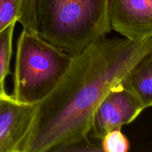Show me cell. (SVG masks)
<instances>
[{
  "label": "cell",
  "instance_id": "cell-1",
  "mask_svg": "<svg viewBox=\"0 0 152 152\" xmlns=\"http://www.w3.org/2000/svg\"><path fill=\"white\" fill-rule=\"evenodd\" d=\"M151 50L152 36L138 40L105 37L74 56L56 87L35 105L24 152L76 151L89 144L99 104Z\"/></svg>",
  "mask_w": 152,
  "mask_h": 152
},
{
  "label": "cell",
  "instance_id": "cell-2",
  "mask_svg": "<svg viewBox=\"0 0 152 152\" xmlns=\"http://www.w3.org/2000/svg\"><path fill=\"white\" fill-rule=\"evenodd\" d=\"M37 31L72 57L111 32L108 0H37Z\"/></svg>",
  "mask_w": 152,
  "mask_h": 152
},
{
  "label": "cell",
  "instance_id": "cell-3",
  "mask_svg": "<svg viewBox=\"0 0 152 152\" xmlns=\"http://www.w3.org/2000/svg\"><path fill=\"white\" fill-rule=\"evenodd\" d=\"M73 57L38 34L22 29L17 42L12 97L35 105L48 96L71 66Z\"/></svg>",
  "mask_w": 152,
  "mask_h": 152
},
{
  "label": "cell",
  "instance_id": "cell-4",
  "mask_svg": "<svg viewBox=\"0 0 152 152\" xmlns=\"http://www.w3.org/2000/svg\"><path fill=\"white\" fill-rule=\"evenodd\" d=\"M143 110L139 101L120 83L107 93L96 108L91 133L101 140L108 132L132 123Z\"/></svg>",
  "mask_w": 152,
  "mask_h": 152
},
{
  "label": "cell",
  "instance_id": "cell-5",
  "mask_svg": "<svg viewBox=\"0 0 152 152\" xmlns=\"http://www.w3.org/2000/svg\"><path fill=\"white\" fill-rule=\"evenodd\" d=\"M34 114L35 105L0 95V152H24Z\"/></svg>",
  "mask_w": 152,
  "mask_h": 152
},
{
  "label": "cell",
  "instance_id": "cell-6",
  "mask_svg": "<svg viewBox=\"0 0 152 152\" xmlns=\"http://www.w3.org/2000/svg\"><path fill=\"white\" fill-rule=\"evenodd\" d=\"M108 13L111 30L124 38L152 36V0H108Z\"/></svg>",
  "mask_w": 152,
  "mask_h": 152
},
{
  "label": "cell",
  "instance_id": "cell-7",
  "mask_svg": "<svg viewBox=\"0 0 152 152\" xmlns=\"http://www.w3.org/2000/svg\"><path fill=\"white\" fill-rule=\"evenodd\" d=\"M120 83L144 109L152 106V50L132 67Z\"/></svg>",
  "mask_w": 152,
  "mask_h": 152
},
{
  "label": "cell",
  "instance_id": "cell-8",
  "mask_svg": "<svg viewBox=\"0 0 152 152\" xmlns=\"http://www.w3.org/2000/svg\"><path fill=\"white\" fill-rule=\"evenodd\" d=\"M16 22L10 24L0 32V91H5L4 83L10 74L13 37Z\"/></svg>",
  "mask_w": 152,
  "mask_h": 152
},
{
  "label": "cell",
  "instance_id": "cell-9",
  "mask_svg": "<svg viewBox=\"0 0 152 152\" xmlns=\"http://www.w3.org/2000/svg\"><path fill=\"white\" fill-rule=\"evenodd\" d=\"M23 0H0V32L13 22H18L22 15Z\"/></svg>",
  "mask_w": 152,
  "mask_h": 152
},
{
  "label": "cell",
  "instance_id": "cell-10",
  "mask_svg": "<svg viewBox=\"0 0 152 152\" xmlns=\"http://www.w3.org/2000/svg\"><path fill=\"white\" fill-rule=\"evenodd\" d=\"M130 149V143L121 129L108 132L101 139V151L105 152H126Z\"/></svg>",
  "mask_w": 152,
  "mask_h": 152
},
{
  "label": "cell",
  "instance_id": "cell-11",
  "mask_svg": "<svg viewBox=\"0 0 152 152\" xmlns=\"http://www.w3.org/2000/svg\"><path fill=\"white\" fill-rule=\"evenodd\" d=\"M36 3L37 0H23L22 15L18 22L21 24L22 29L37 34Z\"/></svg>",
  "mask_w": 152,
  "mask_h": 152
}]
</instances>
